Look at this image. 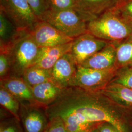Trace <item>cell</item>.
I'll return each instance as SVG.
<instances>
[{
  "label": "cell",
  "instance_id": "obj_1",
  "mask_svg": "<svg viewBox=\"0 0 132 132\" xmlns=\"http://www.w3.org/2000/svg\"><path fill=\"white\" fill-rule=\"evenodd\" d=\"M45 111L48 119L61 118L68 132H87L104 122L132 132V108L119 105L100 91L69 87Z\"/></svg>",
  "mask_w": 132,
  "mask_h": 132
},
{
  "label": "cell",
  "instance_id": "obj_2",
  "mask_svg": "<svg viewBox=\"0 0 132 132\" xmlns=\"http://www.w3.org/2000/svg\"><path fill=\"white\" fill-rule=\"evenodd\" d=\"M88 32L109 42H118L132 35V22L124 18L114 6L88 23Z\"/></svg>",
  "mask_w": 132,
  "mask_h": 132
},
{
  "label": "cell",
  "instance_id": "obj_3",
  "mask_svg": "<svg viewBox=\"0 0 132 132\" xmlns=\"http://www.w3.org/2000/svg\"><path fill=\"white\" fill-rule=\"evenodd\" d=\"M40 48L29 31H19L6 50L0 52L8 54L10 63V76L22 77L24 71L34 65Z\"/></svg>",
  "mask_w": 132,
  "mask_h": 132
},
{
  "label": "cell",
  "instance_id": "obj_4",
  "mask_svg": "<svg viewBox=\"0 0 132 132\" xmlns=\"http://www.w3.org/2000/svg\"><path fill=\"white\" fill-rule=\"evenodd\" d=\"M42 21L47 22L72 39L87 33L90 19L76 9L60 11L48 10Z\"/></svg>",
  "mask_w": 132,
  "mask_h": 132
},
{
  "label": "cell",
  "instance_id": "obj_5",
  "mask_svg": "<svg viewBox=\"0 0 132 132\" xmlns=\"http://www.w3.org/2000/svg\"><path fill=\"white\" fill-rule=\"evenodd\" d=\"M0 10L19 31H30L41 21L34 14L28 0H0Z\"/></svg>",
  "mask_w": 132,
  "mask_h": 132
},
{
  "label": "cell",
  "instance_id": "obj_6",
  "mask_svg": "<svg viewBox=\"0 0 132 132\" xmlns=\"http://www.w3.org/2000/svg\"><path fill=\"white\" fill-rule=\"evenodd\" d=\"M118 69L99 70L77 65L76 75L70 87H77L92 92L101 91L113 79Z\"/></svg>",
  "mask_w": 132,
  "mask_h": 132
},
{
  "label": "cell",
  "instance_id": "obj_7",
  "mask_svg": "<svg viewBox=\"0 0 132 132\" xmlns=\"http://www.w3.org/2000/svg\"><path fill=\"white\" fill-rule=\"evenodd\" d=\"M110 42L97 38L88 32L74 39L70 52L77 65L82 64Z\"/></svg>",
  "mask_w": 132,
  "mask_h": 132
},
{
  "label": "cell",
  "instance_id": "obj_8",
  "mask_svg": "<svg viewBox=\"0 0 132 132\" xmlns=\"http://www.w3.org/2000/svg\"><path fill=\"white\" fill-rule=\"evenodd\" d=\"M29 33L35 42L40 47L58 46L71 42L74 40L45 21H40Z\"/></svg>",
  "mask_w": 132,
  "mask_h": 132
},
{
  "label": "cell",
  "instance_id": "obj_9",
  "mask_svg": "<svg viewBox=\"0 0 132 132\" xmlns=\"http://www.w3.org/2000/svg\"><path fill=\"white\" fill-rule=\"evenodd\" d=\"M20 118L24 132H43L48 122L45 108L37 105L20 103Z\"/></svg>",
  "mask_w": 132,
  "mask_h": 132
},
{
  "label": "cell",
  "instance_id": "obj_10",
  "mask_svg": "<svg viewBox=\"0 0 132 132\" xmlns=\"http://www.w3.org/2000/svg\"><path fill=\"white\" fill-rule=\"evenodd\" d=\"M77 65L70 52L60 58L51 69L52 80L65 89L70 87L76 75Z\"/></svg>",
  "mask_w": 132,
  "mask_h": 132
},
{
  "label": "cell",
  "instance_id": "obj_11",
  "mask_svg": "<svg viewBox=\"0 0 132 132\" xmlns=\"http://www.w3.org/2000/svg\"><path fill=\"white\" fill-rule=\"evenodd\" d=\"M0 86L4 87L13 94L20 103L39 106L34 98L31 88L22 77L9 76L0 79Z\"/></svg>",
  "mask_w": 132,
  "mask_h": 132
},
{
  "label": "cell",
  "instance_id": "obj_12",
  "mask_svg": "<svg viewBox=\"0 0 132 132\" xmlns=\"http://www.w3.org/2000/svg\"><path fill=\"white\" fill-rule=\"evenodd\" d=\"M116 64V49L113 43H110L86 60L80 66L95 70H108L117 68Z\"/></svg>",
  "mask_w": 132,
  "mask_h": 132
},
{
  "label": "cell",
  "instance_id": "obj_13",
  "mask_svg": "<svg viewBox=\"0 0 132 132\" xmlns=\"http://www.w3.org/2000/svg\"><path fill=\"white\" fill-rule=\"evenodd\" d=\"M72 41L58 46L41 47L33 66L51 70L60 58L71 52Z\"/></svg>",
  "mask_w": 132,
  "mask_h": 132
},
{
  "label": "cell",
  "instance_id": "obj_14",
  "mask_svg": "<svg viewBox=\"0 0 132 132\" xmlns=\"http://www.w3.org/2000/svg\"><path fill=\"white\" fill-rule=\"evenodd\" d=\"M31 89L37 103L45 108L58 98L64 89H62L52 80H49L33 87Z\"/></svg>",
  "mask_w": 132,
  "mask_h": 132
},
{
  "label": "cell",
  "instance_id": "obj_15",
  "mask_svg": "<svg viewBox=\"0 0 132 132\" xmlns=\"http://www.w3.org/2000/svg\"><path fill=\"white\" fill-rule=\"evenodd\" d=\"M118 0H76V9L90 20L114 7Z\"/></svg>",
  "mask_w": 132,
  "mask_h": 132
},
{
  "label": "cell",
  "instance_id": "obj_16",
  "mask_svg": "<svg viewBox=\"0 0 132 132\" xmlns=\"http://www.w3.org/2000/svg\"><path fill=\"white\" fill-rule=\"evenodd\" d=\"M100 92L119 105L132 108V89L122 85L110 83Z\"/></svg>",
  "mask_w": 132,
  "mask_h": 132
},
{
  "label": "cell",
  "instance_id": "obj_17",
  "mask_svg": "<svg viewBox=\"0 0 132 132\" xmlns=\"http://www.w3.org/2000/svg\"><path fill=\"white\" fill-rule=\"evenodd\" d=\"M19 32L14 24L0 10V52L6 50Z\"/></svg>",
  "mask_w": 132,
  "mask_h": 132
},
{
  "label": "cell",
  "instance_id": "obj_18",
  "mask_svg": "<svg viewBox=\"0 0 132 132\" xmlns=\"http://www.w3.org/2000/svg\"><path fill=\"white\" fill-rule=\"evenodd\" d=\"M116 49V67L119 69L132 63V35L118 42H112Z\"/></svg>",
  "mask_w": 132,
  "mask_h": 132
},
{
  "label": "cell",
  "instance_id": "obj_19",
  "mask_svg": "<svg viewBox=\"0 0 132 132\" xmlns=\"http://www.w3.org/2000/svg\"><path fill=\"white\" fill-rule=\"evenodd\" d=\"M24 81L31 88L49 80H52L51 70H46L32 66L24 71L22 76Z\"/></svg>",
  "mask_w": 132,
  "mask_h": 132
},
{
  "label": "cell",
  "instance_id": "obj_20",
  "mask_svg": "<svg viewBox=\"0 0 132 132\" xmlns=\"http://www.w3.org/2000/svg\"><path fill=\"white\" fill-rule=\"evenodd\" d=\"M0 104L3 109L20 120V101L10 92L2 86H0Z\"/></svg>",
  "mask_w": 132,
  "mask_h": 132
},
{
  "label": "cell",
  "instance_id": "obj_21",
  "mask_svg": "<svg viewBox=\"0 0 132 132\" xmlns=\"http://www.w3.org/2000/svg\"><path fill=\"white\" fill-rule=\"evenodd\" d=\"M110 83L132 89V67L127 66L118 69L113 79Z\"/></svg>",
  "mask_w": 132,
  "mask_h": 132
},
{
  "label": "cell",
  "instance_id": "obj_22",
  "mask_svg": "<svg viewBox=\"0 0 132 132\" xmlns=\"http://www.w3.org/2000/svg\"><path fill=\"white\" fill-rule=\"evenodd\" d=\"M0 132H24L20 120L13 117L1 119Z\"/></svg>",
  "mask_w": 132,
  "mask_h": 132
},
{
  "label": "cell",
  "instance_id": "obj_23",
  "mask_svg": "<svg viewBox=\"0 0 132 132\" xmlns=\"http://www.w3.org/2000/svg\"><path fill=\"white\" fill-rule=\"evenodd\" d=\"M34 14L38 19L42 21L49 10L47 0H28Z\"/></svg>",
  "mask_w": 132,
  "mask_h": 132
},
{
  "label": "cell",
  "instance_id": "obj_24",
  "mask_svg": "<svg viewBox=\"0 0 132 132\" xmlns=\"http://www.w3.org/2000/svg\"><path fill=\"white\" fill-rule=\"evenodd\" d=\"M49 10L60 11L76 9V0H47Z\"/></svg>",
  "mask_w": 132,
  "mask_h": 132
},
{
  "label": "cell",
  "instance_id": "obj_25",
  "mask_svg": "<svg viewBox=\"0 0 132 132\" xmlns=\"http://www.w3.org/2000/svg\"><path fill=\"white\" fill-rule=\"evenodd\" d=\"M114 7L124 18L132 22V0H118Z\"/></svg>",
  "mask_w": 132,
  "mask_h": 132
},
{
  "label": "cell",
  "instance_id": "obj_26",
  "mask_svg": "<svg viewBox=\"0 0 132 132\" xmlns=\"http://www.w3.org/2000/svg\"><path fill=\"white\" fill-rule=\"evenodd\" d=\"M43 132H68L66 125L58 117L48 119V122Z\"/></svg>",
  "mask_w": 132,
  "mask_h": 132
},
{
  "label": "cell",
  "instance_id": "obj_27",
  "mask_svg": "<svg viewBox=\"0 0 132 132\" xmlns=\"http://www.w3.org/2000/svg\"><path fill=\"white\" fill-rule=\"evenodd\" d=\"M10 63L7 53L0 52V79L6 78L10 75Z\"/></svg>",
  "mask_w": 132,
  "mask_h": 132
},
{
  "label": "cell",
  "instance_id": "obj_28",
  "mask_svg": "<svg viewBox=\"0 0 132 132\" xmlns=\"http://www.w3.org/2000/svg\"><path fill=\"white\" fill-rule=\"evenodd\" d=\"M98 132H122L110 123L102 122L97 126Z\"/></svg>",
  "mask_w": 132,
  "mask_h": 132
},
{
  "label": "cell",
  "instance_id": "obj_29",
  "mask_svg": "<svg viewBox=\"0 0 132 132\" xmlns=\"http://www.w3.org/2000/svg\"><path fill=\"white\" fill-rule=\"evenodd\" d=\"M86 132H98V130H97V127H95L92 129H90V130Z\"/></svg>",
  "mask_w": 132,
  "mask_h": 132
},
{
  "label": "cell",
  "instance_id": "obj_30",
  "mask_svg": "<svg viewBox=\"0 0 132 132\" xmlns=\"http://www.w3.org/2000/svg\"><path fill=\"white\" fill-rule=\"evenodd\" d=\"M128 66H129V67H132V63L131 64H130V65H128Z\"/></svg>",
  "mask_w": 132,
  "mask_h": 132
}]
</instances>
